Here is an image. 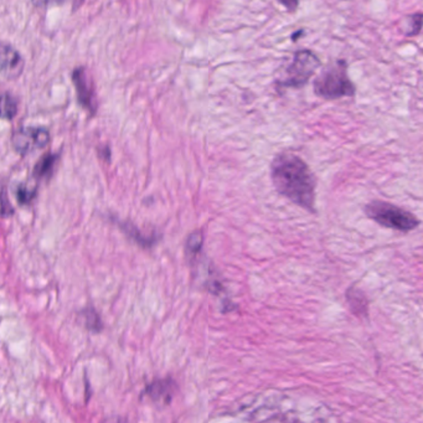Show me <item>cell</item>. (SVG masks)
Wrapping results in <instances>:
<instances>
[{"label": "cell", "mask_w": 423, "mask_h": 423, "mask_svg": "<svg viewBox=\"0 0 423 423\" xmlns=\"http://www.w3.org/2000/svg\"><path fill=\"white\" fill-rule=\"evenodd\" d=\"M273 187L289 202L315 214L317 178L301 156L282 151L271 163Z\"/></svg>", "instance_id": "obj_1"}, {"label": "cell", "mask_w": 423, "mask_h": 423, "mask_svg": "<svg viewBox=\"0 0 423 423\" xmlns=\"http://www.w3.org/2000/svg\"><path fill=\"white\" fill-rule=\"evenodd\" d=\"M315 96L325 101H335L345 97H354L357 87L350 80L348 74V62L337 60L332 62L313 81Z\"/></svg>", "instance_id": "obj_2"}, {"label": "cell", "mask_w": 423, "mask_h": 423, "mask_svg": "<svg viewBox=\"0 0 423 423\" xmlns=\"http://www.w3.org/2000/svg\"><path fill=\"white\" fill-rule=\"evenodd\" d=\"M365 215L386 228L407 233L419 226V220L412 212L391 202L373 200L364 207Z\"/></svg>", "instance_id": "obj_3"}, {"label": "cell", "mask_w": 423, "mask_h": 423, "mask_svg": "<svg viewBox=\"0 0 423 423\" xmlns=\"http://www.w3.org/2000/svg\"><path fill=\"white\" fill-rule=\"evenodd\" d=\"M320 66L322 62L312 50L303 49L296 51L291 64L276 82L277 90H301L307 85Z\"/></svg>", "instance_id": "obj_4"}, {"label": "cell", "mask_w": 423, "mask_h": 423, "mask_svg": "<svg viewBox=\"0 0 423 423\" xmlns=\"http://www.w3.org/2000/svg\"><path fill=\"white\" fill-rule=\"evenodd\" d=\"M50 141V134L44 128H21L13 134V146L21 154H28L34 149L44 148Z\"/></svg>", "instance_id": "obj_5"}, {"label": "cell", "mask_w": 423, "mask_h": 423, "mask_svg": "<svg viewBox=\"0 0 423 423\" xmlns=\"http://www.w3.org/2000/svg\"><path fill=\"white\" fill-rule=\"evenodd\" d=\"M72 81L77 92L79 103L93 115L97 110V98L91 76L88 75L85 67H77L72 72Z\"/></svg>", "instance_id": "obj_6"}, {"label": "cell", "mask_w": 423, "mask_h": 423, "mask_svg": "<svg viewBox=\"0 0 423 423\" xmlns=\"http://www.w3.org/2000/svg\"><path fill=\"white\" fill-rule=\"evenodd\" d=\"M24 70V60L21 54L8 44L1 45V75L6 80H16Z\"/></svg>", "instance_id": "obj_7"}, {"label": "cell", "mask_w": 423, "mask_h": 423, "mask_svg": "<svg viewBox=\"0 0 423 423\" xmlns=\"http://www.w3.org/2000/svg\"><path fill=\"white\" fill-rule=\"evenodd\" d=\"M177 391L175 383L166 378L153 383L146 388V393L156 402H163L168 405L172 401L174 393Z\"/></svg>", "instance_id": "obj_8"}, {"label": "cell", "mask_w": 423, "mask_h": 423, "mask_svg": "<svg viewBox=\"0 0 423 423\" xmlns=\"http://www.w3.org/2000/svg\"><path fill=\"white\" fill-rule=\"evenodd\" d=\"M345 297H347L349 308L354 315L359 318L368 317L369 299L361 289L352 286L345 293Z\"/></svg>", "instance_id": "obj_9"}, {"label": "cell", "mask_w": 423, "mask_h": 423, "mask_svg": "<svg viewBox=\"0 0 423 423\" xmlns=\"http://www.w3.org/2000/svg\"><path fill=\"white\" fill-rule=\"evenodd\" d=\"M57 159H59L57 154H50V153L42 156L40 161H37V164L35 166L34 175L36 178L50 177Z\"/></svg>", "instance_id": "obj_10"}, {"label": "cell", "mask_w": 423, "mask_h": 423, "mask_svg": "<svg viewBox=\"0 0 423 423\" xmlns=\"http://www.w3.org/2000/svg\"><path fill=\"white\" fill-rule=\"evenodd\" d=\"M406 31L405 35L407 37H413V36L418 35L423 28V14L422 13H415L412 16H408L406 18Z\"/></svg>", "instance_id": "obj_11"}, {"label": "cell", "mask_w": 423, "mask_h": 423, "mask_svg": "<svg viewBox=\"0 0 423 423\" xmlns=\"http://www.w3.org/2000/svg\"><path fill=\"white\" fill-rule=\"evenodd\" d=\"M18 113V102L16 98L11 96V93L3 95V118L4 120H13Z\"/></svg>", "instance_id": "obj_12"}, {"label": "cell", "mask_w": 423, "mask_h": 423, "mask_svg": "<svg viewBox=\"0 0 423 423\" xmlns=\"http://www.w3.org/2000/svg\"><path fill=\"white\" fill-rule=\"evenodd\" d=\"M85 317H86L87 325H88V328L91 330H95V332L101 330V319H100L98 314L95 311L88 309L86 314H85Z\"/></svg>", "instance_id": "obj_13"}, {"label": "cell", "mask_w": 423, "mask_h": 423, "mask_svg": "<svg viewBox=\"0 0 423 423\" xmlns=\"http://www.w3.org/2000/svg\"><path fill=\"white\" fill-rule=\"evenodd\" d=\"M202 245V235L200 232H194L187 238V248L192 253L200 251Z\"/></svg>", "instance_id": "obj_14"}, {"label": "cell", "mask_w": 423, "mask_h": 423, "mask_svg": "<svg viewBox=\"0 0 423 423\" xmlns=\"http://www.w3.org/2000/svg\"><path fill=\"white\" fill-rule=\"evenodd\" d=\"M18 202L21 204H29L36 195V190L26 189L25 187H21L18 189Z\"/></svg>", "instance_id": "obj_15"}, {"label": "cell", "mask_w": 423, "mask_h": 423, "mask_svg": "<svg viewBox=\"0 0 423 423\" xmlns=\"http://www.w3.org/2000/svg\"><path fill=\"white\" fill-rule=\"evenodd\" d=\"M124 231H126L129 236L136 238V241L138 242V243H141V245H148V243H151V240H148V238H144V237L141 236V232H138V230L132 226L131 224H127L126 227H124Z\"/></svg>", "instance_id": "obj_16"}, {"label": "cell", "mask_w": 423, "mask_h": 423, "mask_svg": "<svg viewBox=\"0 0 423 423\" xmlns=\"http://www.w3.org/2000/svg\"><path fill=\"white\" fill-rule=\"evenodd\" d=\"M289 13H294L297 11L298 6H299V0H278Z\"/></svg>", "instance_id": "obj_17"}, {"label": "cell", "mask_w": 423, "mask_h": 423, "mask_svg": "<svg viewBox=\"0 0 423 423\" xmlns=\"http://www.w3.org/2000/svg\"><path fill=\"white\" fill-rule=\"evenodd\" d=\"M33 4L39 8H44V6H52V4H60L64 0H31Z\"/></svg>", "instance_id": "obj_18"}, {"label": "cell", "mask_w": 423, "mask_h": 423, "mask_svg": "<svg viewBox=\"0 0 423 423\" xmlns=\"http://www.w3.org/2000/svg\"><path fill=\"white\" fill-rule=\"evenodd\" d=\"M82 3H83V0H74V11L79 9L82 6Z\"/></svg>", "instance_id": "obj_19"}, {"label": "cell", "mask_w": 423, "mask_h": 423, "mask_svg": "<svg viewBox=\"0 0 423 423\" xmlns=\"http://www.w3.org/2000/svg\"><path fill=\"white\" fill-rule=\"evenodd\" d=\"M302 35H303V30H298V33H296V34H293L292 40L297 41L298 37H299V36H302Z\"/></svg>", "instance_id": "obj_20"}]
</instances>
